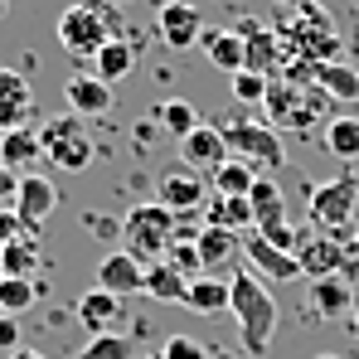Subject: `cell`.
<instances>
[{"mask_svg": "<svg viewBox=\"0 0 359 359\" xmlns=\"http://www.w3.org/2000/svg\"><path fill=\"white\" fill-rule=\"evenodd\" d=\"M112 39H121V15L112 10V0H78L59 15V44L73 59H97Z\"/></svg>", "mask_w": 359, "mask_h": 359, "instance_id": "cell-1", "label": "cell"}, {"mask_svg": "<svg viewBox=\"0 0 359 359\" xmlns=\"http://www.w3.org/2000/svg\"><path fill=\"white\" fill-rule=\"evenodd\" d=\"M229 287H233V301H229V311H233V320H238V340L248 355H267V345H272V330H277V301L267 292V282L257 277V272H233L229 277Z\"/></svg>", "mask_w": 359, "mask_h": 359, "instance_id": "cell-2", "label": "cell"}, {"mask_svg": "<svg viewBox=\"0 0 359 359\" xmlns=\"http://www.w3.org/2000/svg\"><path fill=\"white\" fill-rule=\"evenodd\" d=\"M175 229L180 219L165 209V204H136V209H126V219H121V248L136 257V262H165L170 257V248H175Z\"/></svg>", "mask_w": 359, "mask_h": 359, "instance_id": "cell-3", "label": "cell"}, {"mask_svg": "<svg viewBox=\"0 0 359 359\" xmlns=\"http://www.w3.org/2000/svg\"><path fill=\"white\" fill-rule=\"evenodd\" d=\"M355 204H359V180L355 175H335V180H320V184H311V194H306V214H311V224L316 229H325L335 243H355Z\"/></svg>", "mask_w": 359, "mask_h": 359, "instance_id": "cell-4", "label": "cell"}, {"mask_svg": "<svg viewBox=\"0 0 359 359\" xmlns=\"http://www.w3.org/2000/svg\"><path fill=\"white\" fill-rule=\"evenodd\" d=\"M267 117L277 121V126H287V131H311L316 121H320V112H330L335 102L311 83V78H272V88H267Z\"/></svg>", "mask_w": 359, "mask_h": 359, "instance_id": "cell-5", "label": "cell"}, {"mask_svg": "<svg viewBox=\"0 0 359 359\" xmlns=\"http://www.w3.org/2000/svg\"><path fill=\"white\" fill-rule=\"evenodd\" d=\"M224 131V141H229V151L238 156V161H248L257 175L262 170H282L287 165V151H282V136L267 126V121H252L243 117V112H233V117L219 126Z\"/></svg>", "mask_w": 359, "mask_h": 359, "instance_id": "cell-6", "label": "cell"}, {"mask_svg": "<svg viewBox=\"0 0 359 359\" xmlns=\"http://www.w3.org/2000/svg\"><path fill=\"white\" fill-rule=\"evenodd\" d=\"M39 136H44V161H49L54 170L78 175V170L93 165V141H88V131H83V117H78V112H63V117L44 121Z\"/></svg>", "mask_w": 359, "mask_h": 359, "instance_id": "cell-7", "label": "cell"}, {"mask_svg": "<svg viewBox=\"0 0 359 359\" xmlns=\"http://www.w3.org/2000/svg\"><path fill=\"white\" fill-rule=\"evenodd\" d=\"M297 262H301V277H311V282H320V277H345V267H355L359 257L345 248V243H335L330 233H306L301 229V243H297Z\"/></svg>", "mask_w": 359, "mask_h": 359, "instance_id": "cell-8", "label": "cell"}, {"mask_svg": "<svg viewBox=\"0 0 359 359\" xmlns=\"http://www.w3.org/2000/svg\"><path fill=\"white\" fill-rule=\"evenodd\" d=\"M59 209V184L49 175H20V194H15V214L25 224L29 238H39V229L49 224V214Z\"/></svg>", "mask_w": 359, "mask_h": 359, "instance_id": "cell-9", "label": "cell"}, {"mask_svg": "<svg viewBox=\"0 0 359 359\" xmlns=\"http://www.w3.org/2000/svg\"><path fill=\"white\" fill-rule=\"evenodd\" d=\"M209 184L194 175V170H165L161 184H156V204H165L175 219H194L204 204H209Z\"/></svg>", "mask_w": 359, "mask_h": 359, "instance_id": "cell-10", "label": "cell"}, {"mask_svg": "<svg viewBox=\"0 0 359 359\" xmlns=\"http://www.w3.org/2000/svg\"><path fill=\"white\" fill-rule=\"evenodd\" d=\"M229 156H233V151H229L224 131L209 126V121H199V126L180 141V161H184V170H194V175H214Z\"/></svg>", "mask_w": 359, "mask_h": 359, "instance_id": "cell-11", "label": "cell"}, {"mask_svg": "<svg viewBox=\"0 0 359 359\" xmlns=\"http://www.w3.org/2000/svg\"><path fill=\"white\" fill-rule=\"evenodd\" d=\"M243 39V68H252V73H277L282 63H287V54H282V39H277V29H267L262 20H243V25H233Z\"/></svg>", "mask_w": 359, "mask_h": 359, "instance_id": "cell-12", "label": "cell"}, {"mask_svg": "<svg viewBox=\"0 0 359 359\" xmlns=\"http://www.w3.org/2000/svg\"><path fill=\"white\" fill-rule=\"evenodd\" d=\"M156 29H161V39H165L170 49H194L209 25H204V15H199L189 0H165L161 15H156Z\"/></svg>", "mask_w": 359, "mask_h": 359, "instance_id": "cell-13", "label": "cell"}, {"mask_svg": "<svg viewBox=\"0 0 359 359\" xmlns=\"http://www.w3.org/2000/svg\"><path fill=\"white\" fill-rule=\"evenodd\" d=\"M97 287L102 292H112V297H136V292H146V262H136L126 248L117 252H107L102 262H97Z\"/></svg>", "mask_w": 359, "mask_h": 359, "instance_id": "cell-14", "label": "cell"}, {"mask_svg": "<svg viewBox=\"0 0 359 359\" xmlns=\"http://www.w3.org/2000/svg\"><path fill=\"white\" fill-rule=\"evenodd\" d=\"M34 117V88L25 73L15 68H0V136L15 131V126H29Z\"/></svg>", "mask_w": 359, "mask_h": 359, "instance_id": "cell-15", "label": "cell"}, {"mask_svg": "<svg viewBox=\"0 0 359 359\" xmlns=\"http://www.w3.org/2000/svg\"><path fill=\"white\" fill-rule=\"evenodd\" d=\"M243 257L257 267V277H267V282H297L301 277V262L297 252H282V248H272V243L262 238L257 229L243 238Z\"/></svg>", "mask_w": 359, "mask_h": 359, "instance_id": "cell-16", "label": "cell"}, {"mask_svg": "<svg viewBox=\"0 0 359 359\" xmlns=\"http://www.w3.org/2000/svg\"><path fill=\"white\" fill-rule=\"evenodd\" d=\"M73 316H78V325H83L88 335H107V330H117V320L126 316V306H121V297L93 287V292H83V297L73 301Z\"/></svg>", "mask_w": 359, "mask_h": 359, "instance_id": "cell-17", "label": "cell"}, {"mask_svg": "<svg viewBox=\"0 0 359 359\" xmlns=\"http://www.w3.org/2000/svg\"><path fill=\"white\" fill-rule=\"evenodd\" d=\"M63 102L78 117H102V112H112V83H102L97 73H73L63 83Z\"/></svg>", "mask_w": 359, "mask_h": 359, "instance_id": "cell-18", "label": "cell"}, {"mask_svg": "<svg viewBox=\"0 0 359 359\" xmlns=\"http://www.w3.org/2000/svg\"><path fill=\"white\" fill-rule=\"evenodd\" d=\"M44 161V136L39 126H15L0 136V165L15 175H34V165Z\"/></svg>", "mask_w": 359, "mask_h": 359, "instance_id": "cell-19", "label": "cell"}, {"mask_svg": "<svg viewBox=\"0 0 359 359\" xmlns=\"http://www.w3.org/2000/svg\"><path fill=\"white\" fill-rule=\"evenodd\" d=\"M194 248H199V262H204V272H209V277L229 272V267L243 257V238L233 233V229H214V224H204V229H199Z\"/></svg>", "mask_w": 359, "mask_h": 359, "instance_id": "cell-20", "label": "cell"}, {"mask_svg": "<svg viewBox=\"0 0 359 359\" xmlns=\"http://www.w3.org/2000/svg\"><path fill=\"white\" fill-rule=\"evenodd\" d=\"M248 204H252V229H257V233L287 229V199H282V184H277V180L257 175V184L248 189Z\"/></svg>", "mask_w": 359, "mask_h": 359, "instance_id": "cell-21", "label": "cell"}, {"mask_svg": "<svg viewBox=\"0 0 359 359\" xmlns=\"http://www.w3.org/2000/svg\"><path fill=\"white\" fill-rule=\"evenodd\" d=\"M229 301H233V287H229V277H194L189 282V292H184V311H194V316H219V311H229Z\"/></svg>", "mask_w": 359, "mask_h": 359, "instance_id": "cell-22", "label": "cell"}, {"mask_svg": "<svg viewBox=\"0 0 359 359\" xmlns=\"http://www.w3.org/2000/svg\"><path fill=\"white\" fill-rule=\"evenodd\" d=\"M199 49L209 54V63L219 68V73H243V39L238 29H204V39H199Z\"/></svg>", "mask_w": 359, "mask_h": 359, "instance_id": "cell-23", "label": "cell"}, {"mask_svg": "<svg viewBox=\"0 0 359 359\" xmlns=\"http://www.w3.org/2000/svg\"><path fill=\"white\" fill-rule=\"evenodd\" d=\"M204 224H214V229H252V204H248V194H209V204H204Z\"/></svg>", "mask_w": 359, "mask_h": 359, "instance_id": "cell-24", "label": "cell"}, {"mask_svg": "<svg viewBox=\"0 0 359 359\" xmlns=\"http://www.w3.org/2000/svg\"><path fill=\"white\" fill-rule=\"evenodd\" d=\"M184 292H189V277L180 272L170 257L146 267V297H151V301H170V306H184Z\"/></svg>", "mask_w": 359, "mask_h": 359, "instance_id": "cell-25", "label": "cell"}, {"mask_svg": "<svg viewBox=\"0 0 359 359\" xmlns=\"http://www.w3.org/2000/svg\"><path fill=\"white\" fill-rule=\"evenodd\" d=\"M311 306H316V316L340 320V316L355 306V292H350L345 277H320V282H311Z\"/></svg>", "mask_w": 359, "mask_h": 359, "instance_id": "cell-26", "label": "cell"}, {"mask_svg": "<svg viewBox=\"0 0 359 359\" xmlns=\"http://www.w3.org/2000/svg\"><path fill=\"white\" fill-rule=\"evenodd\" d=\"M325 151L335 161H359V117H330L325 121Z\"/></svg>", "mask_w": 359, "mask_h": 359, "instance_id": "cell-27", "label": "cell"}, {"mask_svg": "<svg viewBox=\"0 0 359 359\" xmlns=\"http://www.w3.org/2000/svg\"><path fill=\"white\" fill-rule=\"evenodd\" d=\"M252 184H257V170H252L248 161H238V156H229V161L209 175V189H214V194H248Z\"/></svg>", "mask_w": 359, "mask_h": 359, "instance_id": "cell-28", "label": "cell"}, {"mask_svg": "<svg viewBox=\"0 0 359 359\" xmlns=\"http://www.w3.org/2000/svg\"><path fill=\"white\" fill-rule=\"evenodd\" d=\"M131 68H136V49H131L126 39H112V44H107V49L93 59V73H97L102 83H121Z\"/></svg>", "mask_w": 359, "mask_h": 359, "instance_id": "cell-29", "label": "cell"}, {"mask_svg": "<svg viewBox=\"0 0 359 359\" xmlns=\"http://www.w3.org/2000/svg\"><path fill=\"white\" fill-rule=\"evenodd\" d=\"M156 126H161V131H170L175 141H184V136L199 126V112H194L184 97H165V102L156 107Z\"/></svg>", "mask_w": 359, "mask_h": 359, "instance_id": "cell-30", "label": "cell"}, {"mask_svg": "<svg viewBox=\"0 0 359 359\" xmlns=\"http://www.w3.org/2000/svg\"><path fill=\"white\" fill-rule=\"evenodd\" d=\"M0 267H5V277H34V267H39V243L29 238H15L0 248Z\"/></svg>", "mask_w": 359, "mask_h": 359, "instance_id": "cell-31", "label": "cell"}, {"mask_svg": "<svg viewBox=\"0 0 359 359\" xmlns=\"http://www.w3.org/2000/svg\"><path fill=\"white\" fill-rule=\"evenodd\" d=\"M39 282L34 277H0V311L5 316H20V311H29L34 301H39Z\"/></svg>", "mask_w": 359, "mask_h": 359, "instance_id": "cell-32", "label": "cell"}, {"mask_svg": "<svg viewBox=\"0 0 359 359\" xmlns=\"http://www.w3.org/2000/svg\"><path fill=\"white\" fill-rule=\"evenodd\" d=\"M229 83H233V102H238V107H262V102H267V88H272V78H267V73H252V68L233 73Z\"/></svg>", "mask_w": 359, "mask_h": 359, "instance_id": "cell-33", "label": "cell"}, {"mask_svg": "<svg viewBox=\"0 0 359 359\" xmlns=\"http://www.w3.org/2000/svg\"><path fill=\"white\" fill-rule=\"evenodd\" d=\"M78 359H136V350H131V340L121 330H107V335H93L78 350Z\"/></svg>", "mask_w": 359, "mask_h": 359, "instance_id": "cell-34", "label": "cell"}, {"mask_svg": "<svg viewBox=\"0 0 359 359\" xmlns=\"http://www.w3.org/2000/svg\"><path fill=\"white\" fill-rule=\"evenodd\" d=\"M161 359H209V345H204V340H194V335H165Z\"/></svg>", "mask_w": 359, "mask_h": 359, "instance_id": "cell-35", "label": "cell"}, {"mask_svg": "<svg viewBox=\"0 0 359 359\" xmlns=\"http://www.w3.org/2000/svg\"><path fill=\"white\" fill-rule=\"evenodd\" d=\"M170 262H175L180 272L189 277V282H194V277H204V262H199V248H194V243H184V238H180L175 248H170Z\"/></svg>", "mask_w": 359, "mask_h": 359, "instance_id": "cell-36", "label": "cell"}, {"mask_svg": "<svg viewBox=\"0 0 359 359\" xmlns=\"http://www.w3.org/2000/svg\"><path fill=\"white\" fill-rule=\"evenodd\" d=\"M20 350V320L0 311V355H15Z\"/></svg>", "mask_w": 359, "mask_h": 359, "instance_id": "cell-37", "label": "cell"}, {"mask_svg": "<svg viewBox=\"0 0 359 359\" xmlns=\"http://www.w3.org/2000/svg\"><path fill=\"white\" fill-rule=\"evenodd\" d=\"M15 238H25V224H20V214H15V209H0V248H5V243H15Z\"/></svg>", "mask_w": 359, "mask_h": 359, "instance_id": "cell-38", "label": "cell"}, {"mask_svg": "<svg viewBox=\"0 0 359 359\" xmlns=\"http://www.w3.org/2000/svg\"><path fill=\"white\" fill-rule=\"evenodd\" d=\"M15 194H20V175L0 165V209H15Z\"/></svg>", "mask_w": 359, "mask_h": 359, "instance_id": "cell-39", "label": "cell"}, {"mask_svg": "<svg viewBox=\"0 0 359 359\" xmlns=\"http://www.w3.org/2000/svg\"><path fill=\"white\" fill-rule=\"evenodd\" d=\"M5 359H49V355H39V350H29V345H20L15 355H5Z\"/></svg>", "mask_w": 359, "mask_h": 359, "instance_id": "cell-40", "label": "cell"}, {"mask_svg": "<svg viewBox=\"0 0 359 359\" xmlns=\"http://www.w3.org/2000/svg\"><path fill=\"white\" fill-rule=\"evenodd\" d=\"M350 252H355V257H359V224H355V243H350Z\"/></svg>", "mask_w": 359, "mask_h": 359, "instance_id": "cell-41", "label": "cell"}, {"mask_svg": "<svg viewBox=\"0 0 359 359\" xmlns=\"http://www.w3.org/2000/svg\"><path fill=\"white\" fill-rule=\"evenodd\" d=\"M282 5H292V10H297V5H306V0H282Z\"/></svg>", "mask_w": 359, "mask_h": 359, "instance_id": "cell-42", "label": "cell"}, {"mask_svg": "<svg viewBox=\"0 0 359 359\" xmlns=\"http://www.w3.org/2000/svg\"><path fill=\"white\" fill-rule=\"evenodd\" d=\"M5 10H10V0H0V15H5Z\"/></svg>", "mask_w": 359, "mask_h": 359, "instance_id": "cell-43", "label": "cell"}, {"mask_svg": "<svg viewBox=\"0 0 359 359\" xmlns=\"http://www.w3.org/2000/svg\"><path fill=\"white\" fill-rule=\"evenodd\" d=\"M316 359H340V355H316Z\"/></svg>", "mask_w": 359, "mask_h": 359, "instance_id": "cell-44", "label": "cell"}, {"mask_svg": "<svg viewBox=\"0 0 359 359\" xmlns=\"http://www.w3.org/2000/svg\"><path fill=\"white\" fill-rule=\"evenodd\" d=\"M0 277H5V267H0Z\"/></svg>", "mask_w": 359, "mask_h": 359, "instance_id": "cell-45", "label": "cell"}, {"mask_svg": "<svg viewBox=\"0 0 359 359\" xmlns=\"http://www.w3.org/2000/svg\"><path fill=\"white\" fill-rule=\"evenodd\" d=\"M355 325H359V316H355Z\"/></svg>", "mask_w": 359, "mask_h": 359, "instance_id": "cell-46", "label": "cell"}, {"mask_svg": "<svg viewBox=\"0 0 359 359\" xmlns=\"http://www.w3.org/2000/svg\"><path fill=\"white\" fill-rule=\"evenodd\" d=\"M156 359H161V355H156Z\"/></svg>", "mask_w": 359, "mask_h": 359, "instance_id": "cell-47", "label": "cell"}]
</instances>
